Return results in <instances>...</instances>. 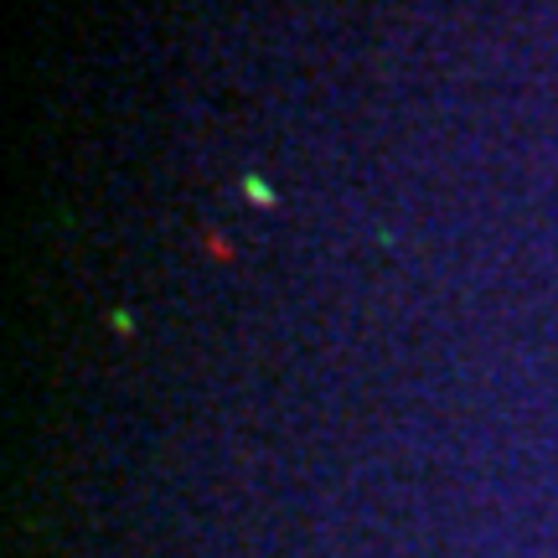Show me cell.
<instances>
[{"mask_svg": "<svg viewBox=\"0 0 558 558\" xmlns=\"http://www.w3.org/2000/svg\"><path fill=\"white\" fill-rule=\"evenodd\" d=\"M243 186H248V197H254V202H275V192H269L264 181H254V177H248V181H243Z\"/></svg>", "mask_w": 558, "mask_h": 558, "instance_id": "cell-1", "label": "cell"}]
</instances>
